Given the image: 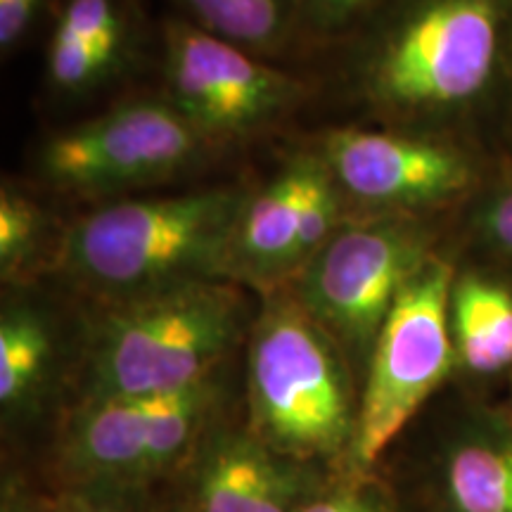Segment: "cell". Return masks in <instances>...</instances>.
<instances>
[{
    "mask_svg": "<svg viewBox=\"0 0 512 512\" xmlns=\"http://www.w3.org/2000/svg\"><path fill=\"white\" fill-rule=\"evenodd\" d=\"M486 228L496 245L512 252V190L503 192L486 214Z\"/></svg>",
    "mask_w": 512,
    "mask_h": 512,
    "instance_id": "23",
    "label": "cell"
},
{
    "mask_svg": "<svg viewBox=\"0 0 512 512\" xmlns=\"http://www.w3.org/2000/svg\"><path fill=\"white\" fill-rule=\"evenodd\" d=\"M48 69L50 79L57 86L72 91V88H83L93 83L110 69V64L102 60L88 43H83L81 38L57 27L48 50Z\"/></svg>",
    "mask_w": 512,
    "mask_h": 512,
    "instance_id": "19",
    "label": "cell"
},
{
    "mask_svg": "<svg viewBox=\"0 0 512 512\" xmlns=\"http://www.w3.org/2000/svg\"><path fill=\"white\" fill-rule=\"evenodd\" d=\"M238 190L126 200L83 216L62 242V264L86 285L147 294L233 268L247 207Z\"/></svg>",
    "mask_w": 512,
    "mask_h": 512,
    "instance_id": "1",
    "label": "cell"
},
{
    "mask_svg": "<svg viewBox=\"0 0 512 512\" xmlns=\"http://www.w3.org/2000/svg\"><path fill=\"white\" fill-rule=\"evenodd\" d=\"M204 27L230 43L268 46L283 31L285 0H188Z\"/></svg>",
    "mask_w": 512,
    "mask_h": 512,
    "instance_id": "16",
    "label": "cell"
},
{
    "mask_svg": "<svg viewBox=\"0 0 512 512\" xmlns=\"http://www.w3.org/2000/svg\"><path fill=\"white\" fill-rule=\"evenodd\" d=\"M368 3L370 0H304V8L311 22L323 24V27H335V24H342L349 17H354Z\"/></svg>",
    "mask_w": 512,
    "mask_h": 512,
    "instance_id": "22",
    "label": "cell"
},
{
    "mask_svg": "<svg viewBox=\"0 0 512 512\" xmlns=\"http://www.w3.org/2000/svg\"><path fill=\"white\" fill-rule=\"evenodd\" d=\"M302 512H389V503L370 482L344 484L332 491H318Z\"/></svg>",
    "mask_w": 512,
    "mask_h": 512,
    "instance_id": "20",
    "label": "cell"
},
{
    "mask_svg": "<svg viewBox=\"0 0 512 512\" xmlns=\"http://www.w3.org/2000/svg\"><path fill=\"white\" fill-rule=\"evenodd\" d=\"M166 76L174 107L200 136L226 138L252 131L290 105L297 83L226 41L171 24Z\"/></svg>",
    "mask_w": 512,
    "mask_h": 512,
    "instance_id": "8",
    "label": "cell"
},
{
    "mask_svg": "<svg viewBox=\"0 0 512 512\" xmlns=\"http://www.w3.org/2000/svg\"><path fill=\"white\" fill-rule=\"evenodd\" d=\"M456 354L475 373L512 366V294L484 278H463L451 292Z\"/></svg>",
    "mask_w": 512,
    "mask_h": 512,
    "instance_id": "13",
    "label": "cell"
},
{
    "mask_svg": "<svg viewBox=\"0 0 512 512\" xmlns=\"http://www.w3.org/2000/svg\"><path fill=\"white\" fill-rule=\"evenodd\" d=\"M323 159L339 190L368 207L441 202L470 181V166L458 152L396 133L335 131L325 140Z\"/></svg>",
    "mask_w": 512,
    "mask_h": 512,
    "instance_id": "10",
    "label": "cell"
},
{
    "mask_svg": "<svg viewBox=\"0 0 512 512\" xmlns=\"http://www.w3.org/2000/svg\"><path fill=\"white\" fill-rule=\"evenodd\" d=\"M41 230L43 219L34 204L5 188L0 195V268L5 278L17 275L34 259Z\"/></svg>",
    "mask_w": 512,
    "mask_h": 512,
    "instance_id": "17",
    "label": "cell"
},
{
    "mask_svg": "<svg viewBox=\"0 0 512 512\" xmlns=\"http://www.w3.org/2000/svg\"><path fill=\"white\" fill-rule=\"evenodd\" d=\"M453 512H512V439L460 444L446 465Z\"/></svg>",
    "mask_w": 512,
    "mask_h": 512,
    "instance_id": "14",
    "label": "cell"
},
{
    "mask_svg": "<svg viewBox=\"0 0 512 512\" xmlns=\"http://www.w3.org/2000/svg\"><path fill=\"white\" fill-rule=\"evenodd\" d=\"M342 351L297 297L271 299L249 344L252 437L299 463L349 453L358 406Z\"/></svg>",
    "mask_w": 512,
    "mask_h": 512,
    "instance_id": "2",
    "label": "cell"
},
{
    "mask_svg": "<svg viewBox=\"0 0 512 512\" xmlns=\"http://www.w3.org/2000/svg\"><path fill=\"white\" fill-rule=\"evenodd\" d=\"M50 356V337L29 311H10L0 323V401L15 406L34 392Z\"/></svg>",
    "mask_w": 512,
    "mask_h": 512,
    "instance_id": "15",
    "label": "cell"
},
{
    "mask_svg": "<svg viewBox=\"0 0 512 512\" xmlns=\"http://www.w3.org/2000/svg\"><path fill=\"white\" fill-rule=\"evenodd\" d=\"M57 27L88 43L107 64L119 53L121 24L112 0H69Z\"/></svg>",
    "mask_w": 512,
    "mask_h": 512,
    "instance_id": "18",
    "label": "cell"
},
{
    "mask_svg": "<svg viewBox=\"0 0 512 512\" xmlns=\"http://www.w3.org/2000/svg\"><path fill=\"white\" fill-rule=\"evenodd\" d=\"M209 380L174 394L86 399L72 427L74 463L102 479H140L171 465L200 430Z\"/></svg>",
    "mask_w": 512,
    "mask_h": 512,
    "instance_id": "9",
    "label": "cell"
},
{
    "mask_svg": "<svg viewBox=\"0 0 512 512\" xmlns=\"http://www.w3.org/2000/svg\"><path fill=\"white\" fill-rule=\"evenodd\" d=\"M41 0H0V43L3 48L15 46L27 31Z\"/></svg>",
    "mask_w": 512,
    "mask_h": 512,
    "instance_id": "21",
    "label": "cell"
},
{
    "mask_svg": "<svg viewBox=\"0 0 512 512\" xmlns=\"http://www.w3.org/2000/svg\"><path fill=\"white\" fill-rule=\"evenodd\" d=\"M304 465L256 437H216L197 467V512H302L318 494Z\"/></svg>",
    "mask_w": 512,
    "mask_h": 512,
    "instance_id": "11",
    "label": "cell"
},
{
    "mask_svg": "<svg viewBox=\"0 0 512 512\" xmlns=\"http://www.w3.org/2000/svg\"><path fill=\"white\" fill-rule=\"evenodd\" d=\"M451 292V268L441 261H425L401 287L370 351L349 451L354 465H373L446 380L456 356Z\"/></svg>",
    "mask_w": 512,
    "mask_h": 512,
    "instance_id": "4",
    "label": "cell"
},
{
    "mask_svg": "<svg viewBox=\"0 0 512 512\" xmlns=\"http://www.w3.org/2000/svg\"><path fill=\"white\" fill-rule=\"evenodd\" d=\"M200 140L174 105L133 102L55 136L43 147L41 169L67 190H119L176 174Z\"/></svg>",
    "mask_w": 512,
    "mask_h": 512,
    "instance_id": "7",
    "label": "cell"
},
{
    "mask_svg": "<svg viewBox=\"0 0 512 512\" xmlns=\"http://www.w3.org/2000/svg\"><path fill=\"white\" fill-rule=\"evenodd\" d=\"M3 512H38L27 498H22L17 491H5Z\"/></svg>",
    "mask_w": 512,
    "mask_h": 512,
    "instance_id": "24",
    "label": "cell"
},
{
    "mask_svg": "<svg viewBox=\"0 0 512 512\" xmlns=\"http://www.w3.org/2000/svg\"><path fill=\"white\" fill-rule=\"evenodd\" d=\"M425 264L420 242L399 223H363L339 230L306 261L297 299L337 339L363 356L401 287Z\"/></svg>",
    "mask_w": 512,
    "mask_h": 512,
    "instance_id": "6",
    "label": "cell"
},
{
    "mask_svg": "<svg viewBox=\"0 0 512 512\" xmlns=\"http://www.w3.org/2000/svg\"><path fill=\"white\" fill-rule=\"evenodd\" d=\"M496 53L494 0H427L380 48L370 88L403 110L460 105L489 83Z\"/></svg>",
    "mask_w": 512,
    "mask_h": 512,
    "instance_id": "5",
    "label": "cell"
},
{
    "mask_svg": "<svg viewBox=\"0 0 512 512\" xmlns=\"http://www.w3.org/2000/svg\"><path fill=\"white\" fill-rule=\"evenodd\" d=\"M309 159L297 157L259 195L247 202L235 235L233 268L254 280H273L299 268L297 238L302 226Z\"/></svg>",
    "mask_w": 512,
    "mask_h": 512,
    "instance_id": "12",
    "label": "cell"
},
{
    "mask_svg": "<svg viewBox=\"0 0 512 512\" xmlns=\"http://www.w3.org/2000/svg\"><path fill=\"white\" fill-rule=\"evenodd\" d=\"M74 512H138L136 508L124 503H93V505H81Z\"/></svg>",
    "mask_w": 512,
    "mask_h": 512,
    "instance_id": "25",
    "label": "cell"
},
{
    "mask_svg": "<svg viewBox=\"0 0 512 512\" xmlns=\"http://www.w3.org/2000/svg\"><path fill=\"white\" fill-rule=\"evenodd\" d=\"M240 325L238 290L216 280L131 297L95 330L88 399L174 394L207 382Z\"/></svg>",
    "mask_w": 512,
    "mask_h": 512,
    "instance_id": "3",
    "label": "cell"
}]
</instances>
